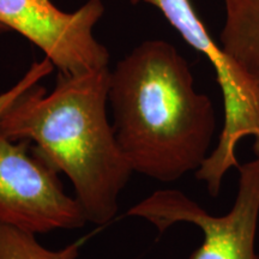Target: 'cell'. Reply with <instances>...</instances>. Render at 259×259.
<instances>
[{"label": "cell", "mask_w": 259, "mask_h": 259, "mask_svg": "<svg viewBox=\"0 0 259 259\" xmlns=\"http://www.w3.org/2000/svg\"><path fill=\"white\" fill-rule=\"evenodd\" d=\"M53 69L54 65L46 57L41 61L32 63L24 76L14 87L0 94V118L24 93H27L29 89L50 76Z\"/></svg>", "instance_id": "9"}, {"label": "cell", "mask_w": 259, "mask_h": 259, "mask_svg": "<svg viewBox=\"0 0 259 259\" xmlns=\"http://www.w3.org/2000/svg\"><path fill=\"white\" fill-rule=\"evenodd\" d=\"M141 2L160 10L171 27L191 47L203 54L215 70L223 99V124L218 145L196 171V178L205 184L210 196L218 197L226 174L240 164L235 150L242 139L253 138V150L259 153V85L213 40L190 0Z\"/></svg>", "instance_id": "3"}, {"label": "cell", "mask_w": 259, "mask_h": 259, "mask_svg": "<svg viewBox=\"0 0 259 259\" xmlns=\"http://www.w3.org/2000/svg\"><path fill=\"white\" fill-rule=\"evenodd\" d=\"M4 30H6V29H5L4 27H3L2 24H0V32H2V31H4Z\"/></svg>", "instance_id": "10"}, {"label": "cell", "mask_w": 259, "mask_h": 259, "mask_svg": "<svg viewBox=\"0 0 259 259\" xmlns=\"http://www.w3.org/2000/svg\"><path fill=\"white\" fill-rule=\"evenodd\" d=\"M30 144L0 131V222L34 234L84 227L88 221L78 200L65 192L59 171Z\"/></svg>", "instance_id": "5"}, {"label": "cell", "mask_w": 259, "mask_h": 259, "mask_svg": "<svg viewBox=\"0 0 259 259\" xmlns=\"http://www.w3.org/2000/svg\"><path fill=\"white\" fill-rule=\"evenodd\" d=\"M82 242L74 241L60 250L42 246L36 234L0 222V259H77Z\"/></svg>", "instance_id": "8"}, {"label": "cell", "mask_w": 259, "mask_h": 259, "mask_svg": "<svg viewBox=\"0 0 259 259\" xmlns=\"http://www.w3.org/2000/svg\"><path fill=\"white\" fill-rule=\"evenodd\" d=\"M103 12L102 0H89L73 12L51 0H0V24L30 41L64 74L108 67V51L94 35Z\"/></svg>", "instance_id": "6"}, {"label": "cell", "mask_w": 259, "mask_h": 259, "mask_svg": "<svg viewBox=\"0 0 259 259\" xmlns=\"http://www.w3.org/2000/svg\"><path fill=\"white\" fill-rule=\"evenodd\" d=\"M108 102L134 173L173 183L196 173L211 153L215 107L194 88L189 63L169 42L144 41L118 61Z\"/></svg>", "instance_id": "1"}, {"label": "cell", "mask_w": 259, "mask_h": 259, "mask_svg": "<svg viewBox=\"0 0 259 259\" xmlns=\"http://www.w3.org/2000/svg\"><path fill=\"white\" fill-rule=\"evenodd\" d=\"M111 70L59 73L47 93L40 83L24 93L0 118V131L27 139L72 184L87 221L102 226L118 212V199L131 178L107 115Z\"/></svg>", "instance_id": "2"}, {"label": "cell", "mask_w": 259, "mask_h": 259, "mask_svg": "<svg viewBox=\"0 0 259 259\" xmlns=\"http://www.w3.org/2000/svg\"><path fill=\"white\" fill-rule=\"evenodd\" d=\"M220 45L259 85V0H222Z\"/></svg>", "instance_id": "7"}, {"label": "cell", "mask_w": 259, "mask_h": 259, "mask_svg": "<svg viewBox=\"0 0 259 259\" xmlns=\"http://www.w3.org/2000/svg\"><path fill=\"white\" fill-rule=\"evenodd\" d=\"M236 168L238 191L232 209L216 216L179 190L155 191L127 211L151 223L160 234L177 223L198 227L203 241L187 259H259V153Z\"/></svg>", "instance_id": "4"}]
</instances>
